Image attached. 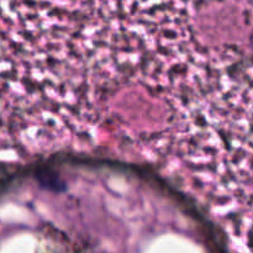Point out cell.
Listing matches in <instances>:
<instances>
[]
</instances>
